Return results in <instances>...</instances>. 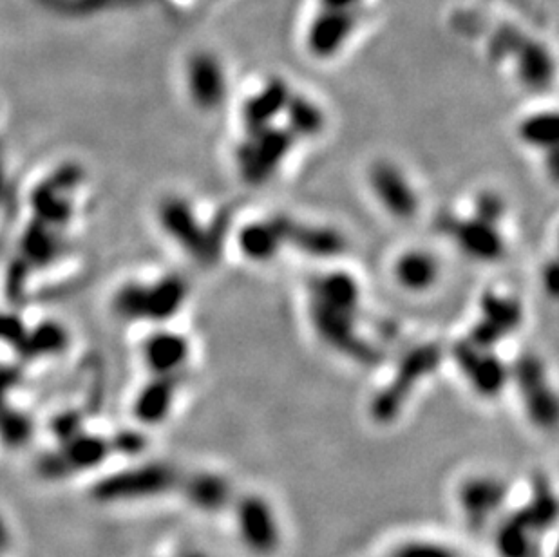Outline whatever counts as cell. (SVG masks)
Segmentation results:
<instances>
[{
    "label": "cell",
    "instance_id": "obj_1",
    "mask_svg": "<svg viewBox=\"0 0 559 557\" xmlns=\"http://www.w3.org/2000/svg\"><path fill=\"white\" fill-rule=\"evenodd\" d=\"M180 482V474L169 463H143L107 474L93 485L91 496L100 503L151 500L172 491Z\"/></svg>",
    "mask_w": 559,
    "mask_h": 557
},
{
    "label": "cell",
    "instance_id": "obj_2",
    "mask_svg": "<svg viewBox=\"0 0 559 557\" xmlns=\"http://www.w3.org/2000/svg\"><path fill=\"white\" fill-rule=\"evenodd\" d=\"M556 520V501L552 492L541 487L534 500L511 520L505 521L496 534V547L503 557H538V536Z\"/></svg>",
    "mask_w": 559,
    "mask_h": 557
},
{
    "label": "cell",
    "instance_id": "obj_3",
    "mask_svg": "<svg viewBox=\"0 0 559 557\" xmlns=\"http://www.w3.org/2000/svg\"><path fill=\"white\" fill-rule=\"evenodd\" d=\"M442 360V350L436 344H424L409 351L398 366L397 373L371 402V415L382 424H389L397 418L404 404L411 397L422 378L435 373Z\"/></svg>",
    "mask_w": 559,
    "mask_h": 557
},
{
    "label": "cell",
    "instance_id": "obj_4",
    "mask_svg": "<svg viewBox=\"0 0 559 557\" xmlns=\"http://www.w3.org/2000/svg\"><path fill=\"white\" fill-rule=\"evenodd\" d=\"M310 317L319 337L333 350L357 362H362L364 366H373L379 362V351L359 337L357 324H355L357 312L335 308L312 299Z\"/></svg>",
    "mask_w": 559,
    "mask_h": 557
},
{
    "label": "cell",
    "instance_id": "obj_5",
    "mask_svg": "<svg viewBox=\"0 0 559 557\" xmlns=\"http://www.w3.org/2000/svg\"><path fill=\"white\" fill-rule=\"evenodd\" d=\"M160 221L167 234L178 241L192 257L199 261H216L221 241L227 228L205 230L194 216V210L185 199H165L160 208Z\"/></svg>",
    "mask_w": 559,
    "mask_h": 557
},
{
    "label": "cell",
    "instance_id": "obj_6",
    "mask_svg": "<svg viewBox=\"0 0 559 557\" xmlns=\"http://www.w3.org/2000/svg\"><path fill=\"white\" fill-rule=\"evenodd\" d=\"M187 286L178 277H167L152 286L129 284L116 297V310L129 319L165 321L185 301Z\"/></svg>",
    "mask_w": 559,
    "mask_h": 557
},
{
    "label": "cell",
    "instance_id": "obj_7",
    "mask_svg": "<svg viewBox=\"0 0 559 557\" xmlns=\"http://www.w3.org/2000/svg\"><path fill=\"white\" fill-rule=\"evenodd\" d=\"M295 138L288 129L268 127L263 133L250 134L237 149V167L250 183H263L274 174L292 149Z\"/></svg>",
    "mask_w": 559,
    "mask_h": 557
},
{
    "label": "cell",
    "instance_id": "obj_8",
    "mask_svg": "<svg viewBox=\"0 0 559 557\" xmlns=\"http://www.w3.org/2000/svg\"><path fill=\"white\" fill-rule=\"evenodd\" d=\"M514 377L532 422L545 429L556 424L558 400L550 388L541 360L534 355H523L514 366Z\"/></svg>",
    "mask_w": 559,
    "mask_h": 557
},
{
    "label": "cell",
    "instance_id": "obj_9",
    "mask_svg": "<svg viewBox=\"0 0 559 557\" xmlns=\"http://www.w3.org/2000/svg\"><path fill=\"white\" fill-rule=\"evenodd\" d=\"M453 357L478 395L496 397L505 388L509 373L493 351L480 348L471 340H462L455 344Z\"/></svg>",
    "mask_w": 559,
    "mask_h": 557
},
{
    "label": "cell",
    "instance_id": "obj_10",
    "mask_svg": "<svg viewBox=\"0 0 559 557\" xmlns=\"http://www.w3.org/2000/svg\"><path fill=\"white\" fill-rule=\"evenodd\" d=\"M239 536L256 554L268 556L279 548L281 532L275 520L274 510L257 496H248L237 509Z\"/></svg>",
    "mask_w": 559,
    "mask_h": 557
},
{
    "label": "cell",
    "instance_id": "obj_11",
    "mask_svg": "<svg viewBox=\"0 0 559 557\" xmlns=\"http://www.w3.org/2000/svg\"><path fill=\"white\" fill-rule=\"evenodd\" d=\"M522 322V308L514 299L496 293H485L482 299V319L473 328L471 342L491 350L494 344L511 335Z\"/></svg>",
    "mask_w": 559,
    "mask_h": 557
},
{
    "label": "cell",
    "instance_id": "obj_12",
    "mask_svg": "<svg viewBox=\"0 0 559 557\" xmlns=\"http://www.w3.org/2000/svg\"><path fill=\"white\" fill-rule=\"evenodd\" d=\"M442 230L453 237L456 245L478 261H496L503 254V239L496 225L482 219L442 218Z\"/></svg>",
    "mask_w": 559,
    "mask_h": 557
},
{
    "label": "cell",
    "instance_id": "obj_13",
    "mask_svg": "<svg viewBox=\"0 0 559 557\" xmlns=\"http://www.w3.org/2000/svg\"><path fill=\"white\" fill-rule=\"evenodd\" d=\"M371 189L388 210L398 219L413 218L418 210V198L406 176L391 163H377L370 170Z\"/></svg>",
    "mask_w": 559,
    "mask_h": 557
},
{
    "label": "cell",
    "instance_id": "obj_14",
    "mask_svg": "<svg viewBox=\"0 0 559 557\" xmlns=\"http://www.w3.org/2000/svg\"><path fill=\"white\" fill-rule=\"evenodd\" d=\"M275 221L281 230L285 245L295 246L303 254L312 257H335L342 254L346 248L344 237L333 228L304 225L283 216L275 218Z\"/></svg>",
    "mask_w": 559,
    "mask_h": 557
},
{
    "label": "cell",
    "instance_id": "obj_15",
    "mask_svg": "<svg viewBox=\"0 0 559 557\" xmlns=\"http://www.w3.org/2000/svg\"><path fill=\"white\" fill-rule=\"evenodd\" d=\"M189 91L194 104L201 109H218L227 95L223 67L212 55H196L190 60Z\"/></svg>",
    "mask_w": 559,
    "mask_h": 557
},
{
    "label": "cell",
    "instance_id": "obj_16",
    "mask_svg": "<svg viewBox=\"0 0 559 557\" xmlns=\"http://www.w3.org/2000/svg\"><path fill=\"white\" fill-rule=\"evenodd\" d=\"M357 24V13L353 10H324L308 33V48L315 57L335 55Z\"/></svg>",
    "mask_w": 559,
    "mask_h": 557
},
{
    "label": "cell",
    "instance_id": "obj_17",
    "mask_svg": "<svg viewBox=\"0 0 559 557\" xmlns=\"http://www.w3.org/2000/svg\"><path fill=\"white\" fill-rule=\"evenodd\" d=\"M505 496L507 489L496 478H474L465 483L460 501L469 525L474 529L485 527L502 507Z\"/></svg>",
    "mask_w": 559,
    "mask_h": 557
},
{
    "label": "cell",
    "instance_id": "obj_18",
    "mask_svg": "<svg viewBox=\"0 0 559 557\" xmlns=\"http://www.w3.org/2000/svg\"><path fill=\"white\" fill-rule=\"evenodd\" d=\"M290 87L281 78H272L268 84L248 100L243 107V123L247 136L263 133L272 127L275 118L285 111L290 98Z\"/></svg>",
    "mask_w": 559,
    "mask_h": 557
},
{
    "label": "cell",
    "instance_id": "obj_19",
    "mask_svg": "<svg viewBox=\"0 0 559 557\" xmlns=\"http://www.w3.org/2000/svg\"><path fill=\"white\" fill-rule=\"evenodd\" d=\"M180 382V373L154 377V380L138 393L134 402V416L145 425L162 424L171 413Z\"/></svg>",
    "mask_w": 559,
    "mask_h": 557
},
{
    "label": "cell",
    "instance_id": "obj_20",
    "mask_svg": "<svg viewBox=\"0 0 559 557\" xmlns=\"http://www.w3.org/2000/svg\"><path fill=\"white\" fill-rule=\"evenodd\" d=\"M143 359L154 377L176 375L189 359V342L176 333H154L143 346Z\"/></svg>",
    "mask_w": 559,
    "mask_h": 557
},
{
    "label": "cell",
    "instance_id": "obj_21",
    "mask_svg": "<svg viewBox=\"0 0 559 557\" xmlns=\"http://www.w3.org/2000/svg\"><path fill=\"white\" fill-rule=\"evenodd\" d=\"M57 451L66 465L69 476L80 471L96 469L100 463L107 460L109 454L113 453L109 440L98 435H87L84 431L69 438L64 444L58 445Z\"/></svg>",
    "mask_w": 559,
    "mask_h": 557
},
{
    "label": "cell",
    "instance_id": "obj_22",
    "mask_svg": "<svg viewBox=\"0 0 559 557\" xmlns=\"http://www.w3.org/2000/svg\"><path fill=\"white\" fill-rule=\"evenodd\" d=\"M183 492H185V498L190 501V505H194L196 509L218 512L230 500L232 487L219 474L198 473L183 480Z\"/></svg>",
    "mask_w": 559,
    "mask_h": 557
},
{
    "label": "cell",
    "instance_id": "obj_23",
    "mask_svg": "<svg viewBox=\"0 0 559 557\" xmlns=\"http://www.w3.org/2000/svg\"><path fill=\"white\" fill-rule=\"evenodd\" d=\"M312 299H317L324 304H330L342 310H359V284L344 272H332V274L321 275L312 284Z\"/></svg>",
    "mask_w": 559,
    "mask_h": 557
},
{
    "label": "cell",
    "instance_id": "obj_24",
    "mask_svg": "<svg viewBox=\"0 0 559 557\" xmlns=\"http://www.w3.org/2000/svg\"><path fill=\"white\" fill-rule=\"evenodd\" d=\"M518 57V73L523 84L534 91H541L550 84L554 75V66L549 51L538 42L523 38L522 44L514 51Z\"/></svg>",
    "mask_w": 559,
    "mask_h": 557
},
{
    "label": "cell",
    "instance_id": "obj_25",
    "mask_svg": "<svg viewBox=\"0 0 559 557\" xmlns=\"http://www.w3.org/2000/svg\"><path fill=\"white\" fill-rule=\"evenodd\" d=\"M239 246L248 259L268 261L279 254V250L285 246V241L274 218L270 221L250 223L243 228L239 234Z\"/></svg>",
    "mask_w": 559,
    "mask_h": 557
},
{
    "label": "cell",
    "instance_id": "obj_26",
    "mask_svg": "<svg viewBox=\"0 0 559 557\" xmlns=\"http://www.w3.org/2000/svg\"><path fill=\"white\" fill-rule=\"evenodd\" d=\"M440 268L433 255L426 252H408L402 255L395 266L398 283L411 292H424L436 283Z\"/></svg>",
    "mask_w": 559,
    "mask_h": 557
},
{
    "label": "cell",
    "instance_id": "obj_27",
    "mask_svg": "<svg viewBox=\"0 0 559 557\" xmlns=\"http://www.w3.org/2000/svg\"><path fill=\"white\" fill-rule=\"evenodd\" d=\"M288 131L295 138H312L324 129V114L321 107L313 104L306 96L290 95L285 105Z\"/></svg>",
    "mask_w": 559,
    "mask_h": 557
},
{
    "label": "cell",
    "instance_id": "obj_28",
    "mask_svg": "<svg viewBox=\"0 0 559 557\" xmlns=\"http://www.w3.org/2000/svg\"><path fill=\"white\" fill-rule=\"evenodd\" d=\"M520 136L523 142L534 147L554 149L558 143V116L554 113L534 114L522 123Z\"/></svg>",
    "mask_w": 559,
    "mask_h": 557
},
{
    "label": "cell",
    "instance_id": "obj_29",
    "mask_svg": "<svg viewBox=\"0 0 559 557\" xmlns=\"http://www.w3.org/2000/svg\"><path fill=\"white\" fill-rule=\"evenodd\" d=\"M33 435V424L28 416L10 406H0V442L8 447H22Z\"/></svg>",
    "mask_w": 559,
    "mask_h": 557
},
{
    "label": "cell",
    "instance_id": "obj_30",
    "mask_svg": "<svg viewBox=\"0 0 559 557\" xmlns=\"http://www.w3.org/2000/svg\"><path fill=\"white\" fill-rule=\"evenodd\" d=\"M503 214H505V205H503V199L498 194L485 192L480 198L476 199L474 218L496 225L503 218Z\"/></svg>",
    "mask_w": 559,
    "mask_h": 557
},
{
    "label": "cell",
    "instance_id": "obj_31",
    "mask_svg": "<svg viewBox=\"0 0 559 557\" xmlns=\"http://www.w3.org/2000/svg\"><path fill=\"white\" fill-rule=\"evenodd\" d=\"M523 35L518 33V29H500L498 35L493 38L491 44V55L494 58H505L514 55V51L522 44Z\"/></svg>",
    "mask_w": 559,
    "mask_h": 557
},
{
    "label": "cell",
    "instance_id": "obj_32",
    "mask_svg": "<svg viewBox=\"0 0 559 557\" xmlns=\"http://www.w3.org/2000/svg\"><path fill=\"white\" fill-rule=\"evenodd\" d=\"M391 557H456L453 550L436 545V543H409L402 548H398L397 552Z\"/></svg>",
    "mask_w": 559,
    "mask_h": 557
},
{
    "label": "cell",
    "instance_id": "obj_33",
    "mask_svg": "<svg viewBox=\"0 0 559 557\" xmlns=\"http://www.w3.org/2000/svg\"><path fill=\"white\" fill-rule=\"evenodd\" d=\"M51 431L58 440V444H64L69 438L82 433V424H80V416L75 413H64V415L55 418V422L51 424Z\"/></svg>",
    "mask_w": 559,
    "mask_h": 557
},
{
    "label": "cell",
    "instance_id": "obj_34",
    "mask_svg": "<svg viewBox=\"0 0 559 557\" xmlns=\"http://www.w3.org/2000/svg\"><path fill=\"white\" fill-rule=\"evenodd\" d=\"M109 444H111V451L113 453L138 454L142 453L143 447H145V438L140 433L124 431V433H118V435L113 436L109 440Z\"/></svg>",
    "mask_w": 559,
    "mask_h": 557
},
{
    "label": "cell",
    "instance_id": "obj_35",
    "mask_svg": "<svg viewBox=\"0 0 559 557\" xmlns=\"http://www.w3.org/2000/svg\"><path fill=\"white\" fill-rule=\"evenodd\" d=\"M361 0H323L324 10H353Z\"/></svg>",
    "mask_w": 559,
    "mask_h": 557
},
{
    "label": "cell",
    "instance_id": "obj_36",
    "mask_svg": "<svg viewBox=\"0 0 559 557\" xmlns=\"http://www.w3.org/2000/svg\"><path fill=\"white\" fill-rule=\"evenodd\" d=\"M11 534L6 521L0 518V554H4L10 548Z\"/></svg>",
    "mask_w": 559,
    "mask_h": 557
},
{
    "label": "cell",
    "instance_id": "obj_37",
    "mask_svg": "<svg viewBox=\"0 0 559 557\" xmlns=\"http://www.w3.org/2000/svg\"><path fill=\"white\" fill-rule=\"evenodd\" d=\"M547 290L552 295L558 290V266L556 265H550L549 274H547Z\"/></svg>",
    "mask_w": 559,
    "mask_h": 557
},
{
    "label": "cell",
    "instance_id": "obj_38",
    "mask_svg": "<svg viewBox=\"0 0 559 557\" xmlns=\"http://www.w3.org/2000/svg\"><path fill=\"white\" fill-rule=\"evenodd\" d=\"M176 557H205L201 552H185V554H180V556Z\"/></svg>",
    "mask_w": 559,
    "mask_h": 557
}]
</instances>
